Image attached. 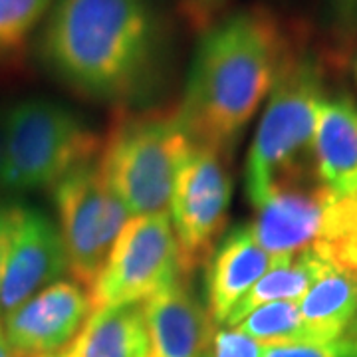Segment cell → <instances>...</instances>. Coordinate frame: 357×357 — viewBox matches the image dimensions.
I'll return each instance as SVG.
<instances>
[{
  "label": "cell",
  "instance_id": "obj_20",
  "mask_svg": "<svg viewBox=\"0 0 357 357\" xmlns=\"http://www.w3.org/2000/svg\"><path fill=\"white\" fill-rule=\"evenodd\" d=\"M264 357H357V335L321 344L266 345Z\"/></svg>",
  "mask_w": 357,
  "mask_h": 357
},
{
  "label": "cell",
  "instance_id": "obj_12",
  "mask_svg": "<svg viewBox=\"0 0 357 357\" xmlns=\"http://www.w3.org/2000/svg\"><path fill=\"white\" fill-rule=\"evenodd\" d=\"M147 328L145 357H201L215 324L189 284L178 278L141 302Z\"/></svg>",
  "mask_w": 357,
  "mask_h": 357
},
{
  "label": "cell",
  "instance_id": "obj_25",
  "mask_svg": "<svg viewBox=\"0 0 357 357\" xmlns=\"http://www.w3.org/2000/svg\"><path fill=\"white\" fill-rule=\"evenodd\" d=\"M0 357H14L13 349L8 347V344H6V340H4V337H0Z\"/></svg>",
  "mask_w": 357,
  "mask_h": 357
},
{
  "label": "cell",
  "instance_id": "obj_5",
  "mask_svg": "<svg viewBox=\"0 0 357 357\" xmlns=\"http://www.w3.org/2000/svg\"><path fill=\"white\" fill-rule=\"evenodd\" d=\"M102 139L62 103L44 98L8 107L2 191L30 192L54 187L60 178L100 157Z\"/></svg>",
  "mask_w": 357,
  "mask_h": 357
},
{
  "label": "cell",
  "instance_id": "obj_21",
  "mask_svg": "<svg viewBox=\"0 0 357 357\" xmlns=\"http://www.w3.org/2000/svg\"><path fill=\"white\" fill-rule=\"evenodd\" d=\"M326 10L340 52H345L357 42V0H326Z\"/></svg>",
  "mask_w": 357,
  "mask_h": 357
},
{
  "label": "cell",
  "instance_id": "obj_24",
  "mask_svg": "<svg viewBox=\"0 0 357 357\" xmlns=\"http://www.w3.org/2000/svg\"><path fill=\"white\" fill-rule=\"evenodd\" d=\"M6 119H8V107L0 105V191H2V167L6 153Z\"/></svg>",
  "mask_w": 357,
  "mask_h": 357
},
{
  "label": "cell",
  "instance_id": "obj_17",
  "mask_svg": "<svg viewBox=\"0 0 357 357\" xmlns=\"http://www.w3.org/2000/svg\"><path fill=\"white\" fill-rule=\"evenodd\" d=\"M262 345L314 344L307 333L298 302H270L256 307L234 326Z\"/></svg>",
  "mask_w": 357,
  "mask_h": 357
},
{
  "label": "cell",
  "instance_id": "obj_3",
  "mask_svg": "<svg viewBox=\"0 0 357 357\" xmlns=\"http://www.w3.org/2000/svg\"><path fill=\"white\" fill-rule=\"evenodd\" d=\"M326 64L298 40L268 96L244 169V189L256 208L280 189L318 181L314 135L328 98Z\"/></svg>",
  "mask_w": 357,
  "mask_h": 357
},
{
  "label": "cell",
  "instance_id": "obj_4",
  "mask_svg": "<svg viewBox=\"0 0 357 357\" xmlns=\"http://www.w3.org/2000/svg\"><path fill=\"white\" fill-rule=\"evenodd\" d=\"M192 141L175 109L115 114L98 167L131 217L165 213L177 169Z\"/></svg>",
  "mask_w": 357,
  "mask_h": 357
},
{
  "label": "cell",
  "instance_id": "obj_9",
  "mask_svg": "<svg viewBox=\"0 0 357 357\" xmlns=\"http://www.w3.org/2000/svg\"><path fill=\"white\" fill-rule=\"evenodd\" d=\"M68 270L60 229L44 213L13 206L10 244L0 278V314L6 316Z\"/></svg>",
  "mask_w": 357,
  "mask_h": 357
},
{
  "label": "cell",
  "instance_id": "obj_26",
  "mask_svg": "<svg viewBox=\"0 0 357 357\" xmlns=\"http://www.w3.org/2000/svg\"><path fill=\"white\" fill-rule=\"evenodd\" d=\"M354 77H356V84H357V54H356V58H354Z\"/></svg>",
  "mask_w": 357,
  "mask_h": 357
},
{
  "label": "cell",
  "instance_id": "obj_18",
  "mask_svg": "<svg viewBox=\"0 0 357 357\" xmlns=\"http://www.w3.org/2000/svg\"><path fill=\"white\" fill-rule=\"evenodd\" d=\"M52 0H0V64L14 60Z\"/></svg>",
  "mask_w": 357,
  "mask_h": 357
},
{
  "label": "cell",
  "instance_id": "obj_27",
  "mask_svg": "<svg viewBox=\"0 0 357 357\" xmlns=\"http://www.w3.org/2000/svg\"><path fill=\"white\" fill-rule=\"evenodd\" d=\"M50 357H60V356H50Z\"/></svg>",
  "mask_w": 357,
  "mask_h": 357
},
{
  "label": "cell",
  "instance_id": "obj_10",
  "mask_svg": "<svg viewBox=\"0 0 357 357\" xmlns=\"http://www.w3.org/2000/svg\"><path fill=\"white\" fill-rule=\"evenodd\" d=\"M91 314L86 288L58 280L4 316L2 335L14 357L60 356Z\"/></svg>",
  "mask_w": 357,
  "mask_h": 357
},
{
  "label": "cell",
  "instance_id": "obj_1",
  "mask_svg": "<svg viewBox=\"0 0 357 357\" xmlns=\"http://www.w3.org/2000/svg\"><path fill=\"white\" fill-rule=\"evenodd\" d=\"M296 44L298 34L266 6L243 8L208 26L177 107L189 139L230 159Z\"/></svg>",
  "mask_w": 357,
  "mask_h": 357
},
{
  "label": "cell",
  "instance_id": "obj_8",
  "mask_svg": "<svg viewBox=\"0 0 357 357\" xmlns=\"http://www.w3.org/2000/svg\"><path fill=\"white\" fill-rule=\"evenodd\" d=\"M178 278L177 241L169 213L131 217L89 288L91 312L141 304Z\"/></svg>",
  "mask_w": 357,
  "mask_h": 357
},
{
  "label": "cell",
  "instance_id": "obj_6",
  "mask_svg": "<svg viewBox=\"0 0 357 357\" xmlns=\"http://www.w3.org/2000/svg\"><path fill=\"white\" fill-rule=\"evenodd\" d=\"M230 197L229 157L192 143L177 169L169 203L183 278L208 262L227 229Z\"/></svg>",
  "mask_w": 357,
  "mask_h": 357
},
{
  "label": "cell",
  "instance_id": "obj_13",
  "mask_svg": "<svg viewBox=\"0 0 357 357\" xmlns=\"http://www.w3.org/2000/svg\"><path fill=\"white\" fill-rule=\"evenodd\" d=\"M314 159L328 191L357 199V102L347 91L328 96L319 107Z\"/></svg>",
  "mask_w": 357,
  "mask_h": 357
},
{
  "label": "cell",
  "instance_id": "obj_2",
  "mask_svg": "<svg viewBox=\"0 0 357 357\" xmlns=\"http://www.w3.org/2000/svg\"><path fill=\"white\" fill-rule=\"evenodd\" d=\"M163 50L151 0H58L42 58L88 100L126 103L151 86Z\"/></svg>",
  "mask_w": 357,
  "mask_h": 357
},
{
  "label": "cell",
  "instance_id": "obj_15",
  "mask_svg": "<svg viewBox=\"0 0 357 357\" xmlns=\"http://www.w3.org/2000/svg\"><path fill=\"white\" fill-rule=\"evenodd\" d=\"M147 328L141 304L102 307L89 314L60 357H145Z\"/></svg>",
  "mask_w": 357,
  "mask_h": 357
},
{
  "label": "cell",
  "instance_id": "obj_23",
  "mask_svg": "<svg viewBox=\"0 0 357 357\" xmlns=\"http://www.w3.org/2000/svg\"><path fill=\"white\" fill-rule=\"evenodd\" d=\"M10 230H13V206L0 204V278H2V268H4L8 244H10ZM0 337H4L2 335V314H0Z\"/></svg>",
  "mask_w": 357,
  "mask_h": 357
},
{
  "label": "cell",
  "instance_id": "obj_19",
  "mask_svg": "<svg viewBox=\"0 0 357 357\" xmlns=\"http://www.w3.org/2000/svg\"><path fill=\"white\" fill-rule=\"evenodd\" d=\"M266 345L238 332L236 328L215 326L201 357H264Z\"/></svg>",
  "mask_w": 357,
  "mask_h": 357
},
{
  "label": "cell",
  "instance_id": "obj_16",
  "mask_svg": "<svg viewBox=\"0 0 357 357\" xmlns=\"http://www.w3.org/2000/svg\"><path fill=\"white\" fill-rule=\"evenodd\" d=\"M326 266L328 260L319 256L314 248L292 256H282L234 306L225 326H238L250 312L270 302H298L310 290V286L318 280Z\"/></svg>",
  "mask_w": 357,
  "mask_h": 357
},
{
  "label": "cell",
  "instance_id": "obj_7",
  "mask_svg": "<svg viewBox=\"0 0 357 357\" xmlns=\"http://www.w3.org/2000/svg\"><path fill=\"white\" fill-rule=\"evenodd\" d=\"M52 189L68 270L89 290L131 215L107 187L96 161L74 169Z\"/></svg>",
  "mask_w": 357,
  "mask_h": 357
},
{
  "label": "cell",
  "instance_id": "obj_14",
  "mask_svg": "<svg viewBox=\"0 0 357 357\" xmlns=\"http://www.w3.org/2000/svg\"><path fill=\"white\" fill-rule=\"evenodd\" d=\"M298 306L314 344L357 335V274L328 262Z\"/></svg>",
  "mask_w": 357,
  "mask_h": 357
},
{
  "label": "cell",
  "instance_id": "obj_22",
  "mask_svg": "<svg viewBox=\"0 0 357 357\" xmlns=\"http://www.w3.org/2000/svg\"><path fill=\"white\" fill-rule=\"evenodd\" d=\"M227 0H183L185 13L197 28H208L213 24V18L222 10Z\"/></svg>",
  "mask_w": 357,
  "mask_h": 357
},
{
  "label": "cell",
  "instance_id": "obj_11",
  "mask_svg": "<svg viewBox=\"0 0 357 357\" xmlns=\"http://www.w3.org/2000/svg\"><path fill=\"white\" fill-rule=\"evenodd\" d=\"M280 258L256 243L250 225L227 232L204 264V307L211 321L225 326L234 306Z\"/></svg>",
  "mask_w": 357,
  "mask_h": 357
}]
</instances>
